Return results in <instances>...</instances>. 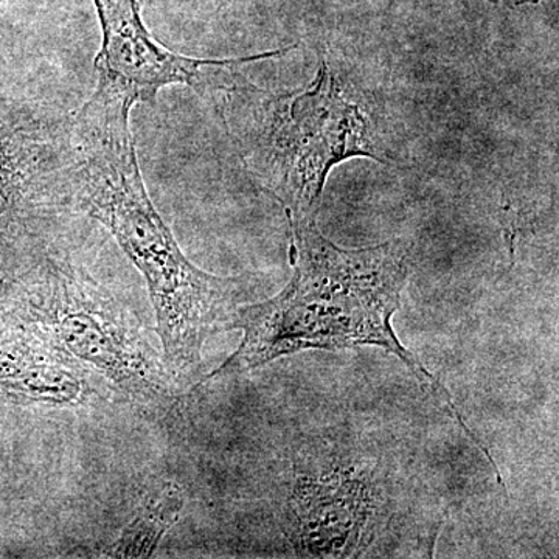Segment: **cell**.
I'll return each mask as SVG.
<instances>
[{"label":"cell","mask_w":559,"mask_h":559,"mask_svg":"<svg viewBox=\"0 0 559 559\" xmlns=\"http://www.w3.org/2000/svg\"><path fill=\"white\" fill-rule=\"evenodd\" d=\"M132 108L127 98L95 90L72 116L70 202L73 212L86 213L112 234L145 278L165 362L178 381L197 373L210 337L235 330L248 283L200 270L179 248L143 183Z\"/></svg>","instance_id":"1"},{"label":"cell","mask_w":559,"mask_h":559,"mask_svg":"<svg viewBox=\"0 0 559 559\" xmlns=\"http://www.w3.org/2000/svg\"><path fill=\"white\" fill-rule=\"evenodd\" d=\"M286 218L293 278L277 296L242 305L235 322V330L242 331L240 347L207 380L259 369L305 349L337 352L374 345L403 360L496 466L460 415L450 390L401 344L393 329L409 278V246L395 240L344 249L319 230L316 218Z\"/></svg>","instance_id":"2"},{"label":"cell","mask_w":559,"mask_h":559,"mask_svg":"<svg viewBox=\"0 0 559 559\" xmlns=\"http://www.w3.org/2000/svg\"><path fill=\"white\" fill-rule=\"evenodd\" d=\"M221 114L246 170L285 207L316 218L330 171L352 157L392 164L358 92L320 61L304 90L272 92L234 69Z\"/></svg>","instance_id":"3"},{"label":"cell","mask_w":559,"mask_h":559,"mask_svg":"<svg viewBox=\"0 0 559 559\" xmlns=\"http://www.w3.org/2000/svg\"><path fill=\"white\" fill-rule=\"evenodd\" d=\"M280 503L278 527L299 558L395 557L432 551L415 532L409 481L392 460L358 448H322L294 462Z\"/></svg>","instance_id":"4"},{"label":"cell","mask_w":559,"mask_h":559,"mask_svg":"<svg viewBox=\"0 0 559 559\" xmlns=\"http://www.w3.org/2000/svg\"><path fill=\"white\" fill-rule=\"evenodd\" d=\"M39 334L132 403L168 404L178 392L164 356L130 310L81 267L50 259L31 300Z\"/></svg>","instance_id":"5"},{"label":"cell","mask_w":559,"mask_h":559,"mask_svg":"<svg viewBox=\"0 0 559 559\" xmlns=\"http://www.w3.org/2000/svg\"><path fill=\"white\" fill-rule=\"evenodd\" d=\"M94 5L102 27L95 90L119 95L134 106L156 105L157 94L173 84L189 86L201 97H212L230 79L231 70L296 49L289 46L238 60L182 57L153 38L140 16L138 0H94Z\"/></svg>","instance_id":"6"},{"label":"cell","mask_w":559,"mask_h":559,"mask_svg":"<svg viewBox=\"0 0 559 559\" xmlns=\"http://www.w3.org/2000/svg\"><path fill=\"white\" fill-rule=\"evenodd\" d=\"M72 116L44 106L0 105V215L11 209L70 212Z\"/></svg>","instance_id":"7"},{"label":"cell","mask_w":559,"mask_h":559,"mask_svg":"<svg viewBox=\"0 0 559 559\" xmlns=\"http://www.w3.org/2000/svg\"><path fill=\"white\" fill-rule=\"evenodd\" d=\"M183 509L182 489L165 484L139 507L119 539L108 549L110 558H150L178 522Z\"/></svg>","instance_id":"8"},{"label":"cell","mask_w":559,"mask_h":559,"mask_svg":"<svg viewBox=\"0 0 559 559\" xmlns=\"http://www.w3.org/2000/svg\"><path fill=\"white\" fill-rule=\"evenodd\" d=\"M489 2L499 3V5L511 7V9H516V7L530 5V3H538L540 0H489Z\"/></svg>","instance_id":"9"}]
</instances>
